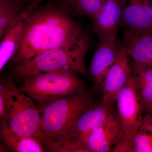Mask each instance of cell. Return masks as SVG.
Masks as SVG:
<instances>
[{"label": "cell", "instance_id": "3", "mask_svg": "<svg viewBox=\"0 0 152 152\" xmlns=\"http://www.w3.org/2000/svg\"><path fill=\"white\" fill-rule=\"evenodd\" d=\"M93 101L94 95L87 91L41 105L42 139L56 141L64 137L78 117Z\"/></svg>", "mask_w": 152, "mask_h": 152}, {"label": "cell", "instance_id": "6", "mask_svg": "<svg viewBox=\"0 0 152 152\" xmlns=\"http://www.w3.org/2000/svg\"><path fill=\"white\" fill-rule=\"evenodd\" d=\"M115 103L122 137L111 152H132L133 139L141 124L144 112L132 76L117 95Z\"/></svg>", "mask_w": 152, "mask_h": 152}, {"label": "cell", "instance_id": "9", "mask_svg": "<svg viewBox=\"0 0 152 152\" xmlns=\"http://www.w3.org/2000/svg\"><path fill=\"white\" fill-rule=\"evenodd\" d=\"M115 113L113 106L102 100L97 103H93L78 117L66 135L61 139L80 142L88 133L100 126Z\"/></svg>", "mask_w": 152, "mask_h": 152}, {"label": "cell", "instance_id": "10", "mask_svg": "<svg viewBox=\"0 0 152 152\" xmlns=\"http://www.w3.org/2000/svg\"><path fill=\"white\" fill-rule=\"evenodd\" d=\"M121 21L126 30L136 33H152L151 0H121Z\"/></svg>", "mask_w": 152, "mask_h": 152}, {"label": "cell", "instance_id": "4", "mask_svg": "<svg viewBox=\"0 0 152 152\" xmlns=\"http://www.w3.org/2000/svg\"><path fill=\"white\" fill-rule=\"evenodd\" d=\"M0 94L7 107V121L11 130L19 135L33 137L40 140L41 113L32 98L18 88L12 77L1 80Z\"/></svg>", "mask_w": 152, "mask_h": 152}, {"label": "cell", "instance_id": "17", "mask_svg": "<svg viewBox=\"0 0 152 152\" xmlns=\"http://www.w3.org/2000/svg\"><path fill=\"white\" fill-rule=\"evenodd\" d=\"M25 20L19 22L13 27L9 30L1 41V71L9 61H11L20 47L23 37Z\"/></svg>", "mask_w": 152, "mask_h": 152}, {"label": "cell", "instance_id": "12", "mask_svg": "<svg viewBox=\"0 0 152 152\" xmlns=\"http://www.w3.org/2000/svg\"><path fill=\"white\" fill-rule=\"evenodd\" d=\"M119 45L116 40L100 41L88 69L96 91H102L104 80L116 58Z\"/></svg>", "mask_w": 152, "mask_h": 152}, {"label": "cell", "instance_id": "1", "mask_svg": "<svg viewBox=\"0 0 152 152\" xmlns=\"http://www.w3.org/2000/svg\"><path fill=\"white\" fill-rule=\"evenodd\" d=\"M86 35L64 9L36 8L25 20L21 42L11 61L15 66L25 62L45 51L74 43Z\"/></svg>", "mask_w": 152, "mask_h": 152}, {"label": "cell", "instance_id": "19", "mask_svg": "<svg viewBox=\"0 0 152 152\" xmlns=\"http://www.w3.org/2000/svg\"><path fill=\"white\" fill-rule=\"evenodd\" d=\"M104 0H76L72 8L80 15L94 20Z\"/></svg>", "mask_w": 152, "mask_h": 152}, {"label": "cell", "instance_id": "8", "mask_svg": "<svg viewBox=\"0 0 152 152\" xmlns=\"http://www.w3.org/2000/svg\"><path fill=\"white\" fill-rule=\"evenodd\" d=\"M122 131L117 113L110 116L80 140L89 152H111L119 141Z\"/></svg>", "mask_w": 152, "mask_h": 152}, {"label": "cell", "instance_id": "21", "mask_svg": "<svg viewBox=\"0 0 152 152\" xmlns=\"http://www.w3.org/2000/svg\"><path fill=\"white\" fill-rule=\"evenodd\" d=\"M63 1L64 2L66 5L73 8L75 2L76 0H63Z\"/></svg>", "mask_w": 152, "mask_h": 152}, {"label": "cell", "instance_id": "16", "mask_svg": "<svg viewBox=\"0 0 152 152\" xmlns=\"http://www.w3.org/2000/svg\"><path fill=\"white\" fill-rule=\"evenodd\" d=\"M1 137L3 143L8 148L16 152L47 151L43 144L36 138L19 135L12 132L7 122L1 121Z\"/></svg>", "mask_w": 152, "mask_h": 152}, {"label": "cell", "instance_id": "18", "mask_svg": "<svg viewBox=\"0 0 152 152\" xmlns=\"http://www.w3.org/2000/svg\"><path fill=\"white\" fill-rule=\"evenodd\" d=\"M132 152H152V113H147L136 133Z\"/></svg>", "mask_w": 152, "mask_h": 152}, {"label": "cell", "instance_id": "2", "mask_svg": "<svg viewBox=\"0 0 152 152\" xmlns=\"http://www.w3.org/2000/svg\"><path fill=\"white\" fill-rule=\"evenodd\" d=\"M91 45L90 38L86 35L74 43L45 51L29 61L14 66L13 74L23 79L31 75L67 70L86 75L85 57Z\"/></svg>", "mask_w": 152, "mask_h": 152}, {"label": "cell", "instance_id": "11", "mask_svg": "<svg viewBox=\"0 0 152 152\" xmlns=\"http://www.w3.org/2000/svg\"><path fill=\"white\" fill-rule=\"evenodd\" d=\"M121 18V0H104L93 20V31L100 41L115 39Z\"/></svg>", "mask_w": 152, "mask_h": 152}, {"label": "cell", "instance_id": "7", "mask_svg": "<svg viewBox=\"0 0 152 152\" xmlns=\"http://www.w3.org/2000/svg\"><path fill=\"white\" fill-rule=\"evenodd\" d=\"M131 57L125 45H120L113 64L107 73L103 84V102L114 106L117 95L132 77Z\"/></svg>", "mask_w": 152, "mask_h": 152}, {"label": "cell", "instance_id": "5", "mask_svg": "<svg viewBox=\"0 0 152 152\" xmlns=\"http://www.w3.org/2000/svg\"><path fill=\"white\" fill-rule=\"evenodd\" d=\"M70 70L47 72L23 78L20 89L41 105L60 98L88 91L83 81Z\"/></svg>", "mask_w": 152, "mask_h": 152}, {"label": "cell", "instance_id": "13", "mask_svg": "<svg viewBox=\"0 0 152 152\" xmlns=\"http://www.w3.org/2000/svg\"><path fill=\"white\" fill-rule=\"evenodd\" d=\"M41 1L27 5L26 0H0V40L15 25L26 20Z\"/></svg>", "mask_w": 152, "mask_h": 152}, {"label": "cell", "instance_id": "20", "mask_svg": "<svg viewBox=\"0 0 152 152\" xmlns=\"http://www.w3.org/2000/svg\"><path fill=\"white\" fill-rule=\"evenodd\" d=\"M0 118L1 121L5 120L7 121V113L5 102L2 95L1 94H0Z\"/></svg>", "mask_w": 152, "mask_h": 152}, {"label": "cell", "instance_id": "15", "mask_svg": "<svg viewBox=\"0 0 152 152\" xmlns=\"http://www.w3.org/2000/svg\"><path fill=\"white\" fill-rule=\"evenodd\" d=\"M132 77L145 113H152V66L132 63Z\"/></svg>", "mask_w": 152, "mask_h": 152}, {"label": "cell", "instance_id": "14", "mask_svg": "<svg viewBox=\"0 0 152 152\" xmlns=\"http://www.w3.org/2000/svg\"><path fill=\"white\" fill-rule=\"evenodd\" d=\"M125 46L133 63L152 66V33L126 30Z\"/></svg>", "mask_w": 152, "mask_h": 152}, {"label": "cell", "instance_id": "22", "mask_svg": "<svg viewBox=\"0 0 152 152\" xmlns=\"http://www.w3.org/2000/svg\"><path fill=\"white\" fill-rule=\"evenodd\" d=\"M151 6L152 7V0H151Z\"/></svg>", "mask_w": 152, "mask_h": 152}]
</instances>
